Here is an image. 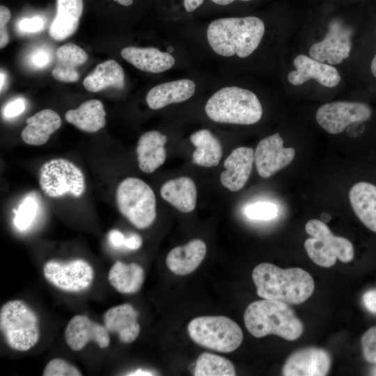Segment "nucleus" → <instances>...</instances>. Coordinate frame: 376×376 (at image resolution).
Returning a JSON list of instances; mask_svg holds the SVG:
<instances>
[{
	"mask_svg": "<svg viewBox=\"0 0 376 376\" xmlns=\"http://www.w3.org/2000/svg\"><path fill=\"white\" fill-rule=\"evenodd\" d=\"M244 321L249 332L256 338L275 334L295 340L304 331L301 321L288 304L276 300L263 299L251 303L245 310Z\"/></svg>",
	"mask_w": 376,
	"mask_h": 376,
	"instance_id": "7ed1b4c3",
	"label": "nucleus"
},
{
	"mask_svg": "<svg viewBox=\"0 0 376 376\" xmlns=\"http://www.w3.org/2000/svg\"><path fill=\"white\" fill-rule=\"evenodd\" d=\"M51 58V54L47 49L38 48L31 53L29 61L33 67L40 69L49 63Z\"/></svg>",
	"mask_w": 376,
	"mask_h": 376,
	"instance_id": "4c0bfd02",
	"label": "nucleus"
},
{
	"mask_svg": "<svg viewBox=\"0 0 376 376\" xmlns=\"http://www.w3.org/2000/svg\"><path fill=\"white\" fill-rule=\"evenodd\" d=\"M362 301L368 311L376 314V288L366 292L362 297Z\"/></svg>",
	"mask_w": 376,
	"mask_h": 376,
	"instance_id": "a19ab883",
	"label": "nucleus"
},
{
	"mask_svg": "<svg viewBox=\"0 0 376 376\" xmlns=\"http://www.w3.org/2000/svg\"><path fill=\"white\" fill-rule=\"evenodd\" d=\"M43 376H80L82 373L75 366L59 358L50 360L46 365Z\"/></svg>",
	"mask_w": 376,
	"mask_h": 376,
	"instance_id": "f704fd0d",
	"label": "nucleus"
},
{
	"mask_svg": "<svg viewBox=\"0 0 376 376\" xmlns=\"http://www.w3.org/2000/svg\"><path fill=\"white\" fill-rule=\"evenodd\" d=\"M329 353L322 348L306 347L293 352L282 369L285 376H324L331 366Z\"/></svg>",
	"mask_w": 376,
	"mask_h": 376,
	"instance_id": "4468645a",
	"label": "nucleus"
},
{
	"mask_svg": "<svg viewBox=\"0 0 376 376\" xmlns=\"http://www.w3.org/2000/svg\"><path fill=\"white\" fill-rule=\"evenodd\" d=\"M0 77H1L0 89H1V93H2L3 87H4V82H5V75L2 70L1 71Z\"/></svg>",
	"mask_w": 376,
	"mask_h": 376,
	"instance_id": "8fccbe9b",
	"label": "nucleus"
},
{
	"mask_svg": "<svg viewBox=\"0 0 376 376\" xmlns=\"http://www.w3.org/2000/svg\"><path fill=\"white\" fill-rule=\"evenodd\" d=\"M252 279L259 297L287 304L306 301L315 288L313 279L303 269H281L268 263L258 265L253 270Z\"/></svg>",
	"mask_w": 376,
	"mask_h": 376,
	"instance_id": "f257e3e1",
	"label": "nucleus"
},
{
	"mask_svg": "<svg viewBox=\"0 0 376 376\" xmlns=\"http://www.w3.org/2000/svg\"><path fill=\"white\" fill-rule=\"evenodd\" d=\"M138 316L139 313L132 305L120 304L107 311L104 315V325L109 332L118 334L120 341L131 343L140 333Z\"/></svg>",
	"mask_w": 376,
	"mask_h": 376,
	"instance_id": "a211bd4d",
	"label": "nucleus"
},
{
	"mask_svg": "<svg viewBox=\"0 0 376 376\" xmlns=\"http://www.w3.org/2000/svg\"><path fill=\"white\" fill-rule=\"evenodd\" d=\"M120 55L139 70L151 73L164 72L175 64L172 55L155 47H126L121 50Z\"/></svg>",
	"mask_w": 376,
	"mask_h": 376,
	"instance_id": "6ab92c4d",
	"label": "nucleus"
},
{
	"mask_svg": "<svg viewBox=\"0 0 376 376\" xmlns=\"http://www.w3.org/2000/svg\"><path fill=\"white\" fill-rule=\"evenodd\" d=\"M43 274L49 283L68 292L88 289L94 276L92 266L82 259L73 260L67 263L49 260L43 267Z\"/></svg>",
	"mask_w": 376,
	"mask_h": 376,
	"instance_id": "9b49d317",
	"label": "nucleus"
},
{
	"mask_svg": "<svg viewBox=\"0 0 376 376\" xmlns=\"http://www.w3.org/2000/svg\"><path fill=\"white\" fill-rule=\"evenodd\" d=\"M235 0H212V1H213L214 3L218 4V5H221V6H226V5H228L231 3H233ZM240 1H251V0H240Z\"/></svg>",
	"mask_w": 376,
	"mask_h": 376,
	"instance_id": "49530a36",
	"label": "nucleus"
},
{
	"mask_svg": "<svg viewBox=\"0 0 376 376\" xmlns=\"http://www.w3.org/2000/svg\"><path fill=\"white\" fill-rule=\"evenodd\" d=\"M108 279L110 284L119 292L134 294L138 292L144 281V271L139 265L125 264L116 261L111 267Z\"/></svg>",
	"mask_w": 376,
	"mask_h": 376,
	"instance_id": "7c9ffc66",
	"label": "nucleus"
},
{
	"mask_svg": "<svg viewBox=\"0 0 376 376\" xmlns=\"http://www.w3.org/2000/svg\"><path fill=\"white\" fill-rule=\"evenodd\" d=\"M25 109V102L24 100L17 98L12 100L6 104L3 109V116L6 118H11L21 114Z\"/></svg>",
	"mask_w": 376,
	"mask_h": 376,
	"instance_id": "ea45409f",
	"label": "nucleus"
},
{
	"mask_svg": "<svg viewBox=\"0 0 376 376\" xmlns=\"http://www.w3.org/2000/svg\"><path fill=\"white\" fill-rule=\"evenodd\" d=\"M65 338L68 345L74 351L81 350L91 340L95 341L102 349L107 347L110 343L106 327L84 315H77L69 321L65 330Z\"/></svg>",
	"mask_w": 376,
	"mask_h": 376,
	"instance_id": "2eb2a0df",
	"label": "nucleus"
},
{
	"mask_svg": "<svg viewBox=\"0 0 376 376\" xmlns=\"http://www.w3.org/2000/svg\"><path fill=\"white\" fill-rule=\"evenodd\" d=\"M65 118L79 130L94 133L106 125V111L102 102L98 100H89L79 107L66 111Z\"/></svg>",
	"mask_w": 376,
	"mask_h": 376,
	"instance_id": "cd10ccee",
	"label": "nucleus"
},
{
	"mask_svg": "<svg viewBox=\"0 0 376 376\" xmlns=\"http://www.w3.org/2000/svg\"><path fill=\"white\" fill-rule=\"evenodd\" d=\"M43 21L40 17L26 18L19 23L20 31L26 33H36L40 31L43 28Z\"/></svg>",
	"mask_w": 376,
	"mask_h": 376,
	"instance_id": "58836bf2",
	"label": "nucleus"
},
{
	"mask_svg": "<svg viewBox=\"0 0 376 376\" xmlns=\"http://www.w3.org/2000/svg\"><path fill=\"white\" fill-rule=\"evenodd\" d=\"M296 68L289 72L288 81L292 85H300L311 79L320 84L332 88L340 81L338 70L333 66L320 62L304 54L298 55L293 61Z\"/></svg>",
	"mask_w": 376,
	"mask_h": 376,
	"instance_id": "dca6fc26",
	"label": "nucleus"
},
{
	"mask_svg": "<svg viewBox=\"0 0 376 376\" xmlns=\"http://www.w3.org/2000/svg\"><path fill=\"white\" fill-rule=\"evenodd\" d=\"M26 123V125L21 132L23 141L31 146H41L59 129L62 122L56 111L45 109L28 118Z\"/></svg>",
	"mask_w": 376,
	"mask_h": 376,
	"instance_id": "5701e85b",
	"label": "nucleus"
},
{
	"mask_svg": "<svg viewBox=\"0 0 376 376\" xmlns=\"http://www.w3.org/2000/svg\"><path fill=\"white\" fill-rule=\"evenodd\" d=\"M166 141V136L156 130L147 132L141 136L136 151L139 167L143 172L151 173L164 163Z\"/></svg>",
	"mask_w": 376,
	"mask_h": 376,
	"instance_id": "aec40b11",
	"label": "nucleus"
},
{
	"mask_svg": "<svg viewBox=\"0 0 376 376\" xmlns=\"http://www.w3.org/2000/svg\"><path fill=\"white\" fill-rule=\"evenodd\" d=\"M56 63L52 70V77L61 82L77 81L80 77L77 68L87 61L86 52L79 46L68 42L56 49Z\"/></svg>",
	"mask_w": 376,
	"mask_h": 376,
	"instance_id": "393cba45",
	"label": "nucleus"
},
{
	"mask_svg": "<svg viewBox=\"0 0 376 376\" xmlns=\"http://www.w3.org/2000/svg\"><path fill=\"white\" fill-rule=\"evenodd\" d=\"M374 375H376V368L373 371Z\"/></svg>",
	"mask_w": 376,
	"mask_h": 376,
	"instance_id": "3c124183",
	"label": "nucleus"
},
{
	"mask_svg": "<svg viewBox=\"0 0 376 376\" xmlns=\"http://www.w3.org/2000/svg\"><path fill=\"white\" fill-rule=\"evenodd\" d=\"M126 237L118 230H111L109 233V240L115 246L124 245Z\"/></svg>",
	"mask_w": 376,
	"mask_h": 376,
	"instance_id": "79ce46f5",
	"label": "nucleus"
},
{
	"mask_svg": "<svg viewBox=\"0 0 376 376\" xmlns=\"http://www.w3.org/2000/svg\"><path fill=\"white\" fill-rule=\"evenodd\" d=\"M38 210V204L35 198L27 196L22 201L15 212L14 224L19 230H26L33 222Z\"/></svg>",
	"mask_w": 376,
	"mask_h": 376,
	"instance_id": "473e14b6",
	"label": "nucleus"
},
{
	"mask_svg": "<svg viewBox=\"0 0 376 376\" xmlns=\"http://www.w3.org/2000/svg\"><path fill=\"white\" fill-rule=\"evenodd\" d=\"M116 201L120 214L139 229L149 227L155 220V195L141 179L130 177L120 182L116 189Z\"/></svg>",
	"mask_w": 376,
	"mask_h": 376,
	"instance_id": "423d86ee",
	"label": "nucleus"
},
{
	"mask_svg": "<svg viewBox=\"0 0 376 376\" xmlns=\"http://www.w3.org/2000/svg\"><path fill=\"white\" fill-rule=\"evenodd\" d=\"M372 109L359 102L338 101L322 104L316 112L318 123L328 133H341L348 125L368 120Z\"/></svg>",
	"mask_w": 376,
	"mask_h": 376,
	"instance_id": "9d476101",
	"label": "nucleus"
},
{
	"mask_svg": "<svg viewBox=\"0 0 376 376\" xmlns=\"http://www.w3.org/2000/svg\"><path fill=\"white\" fill-rule=\"evenodd\" d=\"M205 111L213 121L251 125L263 114L262 105L252 91L237 86H227L214 93L207 100Z\"/></svg>",
	"mask_w": 376,
	"mask_h": 376,
	"instance_id": "20e7f679",
	"label": "nucleus"
},
{
	"mask_svg": "<svg viewBox=\"0 0 376 376\" xmlns=\"http://www.w3.org/2000/svg\"><path fill=\"white\" fill-rule=\"evenodd\" d=\"M278 212L277 205L270 202H258L249 204L244 209L245 216L253 220H270L275 218Z\"/></svg>",
	"mask_w": 376,
	"mask_h": 376,
	"instance_id": "72a5a7b5",
	"label": "nucleus"
},
{
	"mask_svg": "<svg viewBox=\"0 0 376 376\" xmlns=\"http://www.w3.org/2000/svg\"><path fill=\"white\" fill-rule=\"evenodd\" d=\"M351 36L352 30L339 22H333L324 38L310 47L309 54L320 62L339 64L350 55Z\"/></svg>",
	"mask_w": 376,
	"mask_h": 376,
	"instance_id": "ddd939ff",
	"label": "nucleus"
},
{
	"mask_svg": "<svg viewBox=\"0 0 376 376\" xmlns=\"http://www.w3.org/2000/svg\"><path fill=\"white\" fill-rule=\"evenodd\" d=\"M253 162V148H235L224 161L225 170L220 175L221 185L231 191L240 190L249 178Z\"/></svg>",
	"mask_w": 376,
	"mask_h": 376,
	"instance_id": "f3484780",
	"label": "nucleus"
},
{
	"mask_svg": "<svg viewBox=\"0 0 376 376\" xmlns=\"http://www.w3.org/2000/svg\"><path fill=\"white\" fill-rule=\"evenodd\" d=\"M119 4L124 6H129L133 3V0H115Z\"/></svg>",
	"mask_w": 376,
	"mask_h": 376,
	"instance_id": "de8ad7c7",
	"label": "nucleus"
},
{
	"mask_svg": "<svg viewBox=\"0 0 376 376\" xmlns=\"http://www.w3.org/2000/svg\"><path fill=\"white\" fill-rule=\"evenodd\" d=\"M195 83L187 79L159 84L152 88L146 95V102L151 109H162L172 103H179L189 99L195 92Z\"/></svg>",
	"mask_w": 376,
	"mask_h": 376,
	"instance_id": "4be33fe9",
	"label": "nucleus"
},
{
	"mask_svg": "<svg viewBox=\"0 0 376 376\" xmlns=\"http://www.w3.org/2000/svg\"><path fill=\"white\" fill-rule=\"evenodd\" d=\"M305 230L311 236L304 242L305 249L318 265L330 267L337 258L343 263H349L353 259L354 250L350 241L333 235L324 222L311 219L306 223Z\"/></svg>",
	"mask_w": 376,
	"mask_h": 376,
	"instance_id": "6e6552de",
	"label": "nucleus"
},
{
	"mask_svg": "<svg viewBox=\"0 0 376 376\" xmlns=\"http://www.w3.org/2000/svg\"><path fill=\"white\" fill-rule=\"evenodd\" d=\"M187 331L196 344L220 352L235 350L243 340L240 326L226 316L195 318L189 323Z\"/></svg>",
	"mask_w": 376,
	"mask_h": 376,
	"instance_id": "0eeeda50",
	"label": "nucleus"
},
{
	"mask_svg": "<svg viewBox=\"0 0 376 376\" xmlns=\"http://www.w3.org/2000/svg\"><path fill=\"white\" fill-rule=\"evenodd\" d=\"M162 198L180 212H192L196 205L195 182L189 177H180L166 181L160 190Z\"/></svg>",
	"mask_w": 376,
	"mask_h": 376,
	"instance_id": "bb28decb",
	"label": "nucleus"
},
{
	"mask_svg": "<svg viewBox=\"0 0 376 376\" xmlns=\"http://www.w3.org/2000/svg\"><path fill=\"white\" fill-rule=\"evenodd\" d=\"M361 341L365 359L370 363H376V326L367 330Z\"/></svg>",
	"mask_w": 376,
	"mask_h": 376,
	"instance_id": "c9c22d12",
	"label": "nucleus"
},
{
	"mask_svg": "<svg viewBox=\"0 0 376 376\" xmlns=\"http://www.w3.org/2000/svg\"><path fill=\"white\" fill-rule=\"evenodd\" d=\"M371 71L373 75L376 77V54L373 57L371 63Z\"/></svg>",
	"mask_w": 376,
	"mask_h": 376,
	"instance_id": "09e8293b",
	"label": "nucleus"
},
{
	"mask_svg": "<svg viewBox=\"0 0 376 376\" xmlns=\"http://www.w3.org/2000/svg\"><path fill=\"white\" fill-rule=\"evenodd\" d=\"M84 8L83 0H56V13L49 26V35L61 41L77 29Z\"/></svg>",
	"mask_w": 376,
	"mask_h": 376,
	"instance_id": "b1692460",
	"label": "nucleus"
},
{
	"mask_svg": "<svg viewBox=\"0 0 376 376\" xmlns=\"http://www.w3.org/2000/svg\"><path fill=\"white\" fill-rule=\"evenodd\" d=\"M39 185L42 191L51 198L67 194L78 198L86 189L81 170L72 162L63 158L52 159L40 166Z\"/></svg>",
	"mask_w": 376,
	"mask_h": 376,
	"instance_id": "1a4fd4ad",
	"label": "nucleus"
},
{
	"mask_svg": "<svg viewBox=\"0 0 376 376\" xmlns=\"http://www.w3.org/2000/svg\"><path fill=\"white\" fill-rule=\"evenodd\" d=\"M154 374L150 371L143 370L142 369H139L135 371L129 373L127 375H153Z\"/></svg>",
	"mask_w": 376,
	"mask_h": 376,
	"instance_id": "a18cd8bd",
	"label": "nucleus"
},
{
	"mask_svg": "<svg viewBox=\"0 0 376 376\" xmlns=\"http://www.w3.org/2000/svg\"><path fill=\"white\" fill-rule=\"evenodd\" d=\"M349 198L359 220L376 233V185L368 182H359L350 189Z\"/></svg>",
	"mask_w": 376,
	"mask_h": 376,
	"instance_id": "a878e982",
	"label": "nucleus"
},
{
	"mask_svg": "<svg viewBox=\"0 0 376 376\" xmlns=\"http://www.w3.org/2000/svg\"><path fill=\"white\" fill-rule=\"evenodd\" d=\"M38 318L24 301H8L0 311V329L7 345L13 350L27 351L40 338Z\"/></svg>",
	"mask_w": 376,
	"mask_h": 376,
	"instance_id": "39448f33",
	"label": "nucleus"
},
{
	"mask_svg": "<svg viewBox=\"0 0 376 376\" xmlns=\"http://www.w3.org/2000/svg\"><path fill=\"white\" fill-rule=\"evenodd\" d=\"M83 86L89 92H98L107 88L122 89L125 86V73L115 60L109 59L97 65L84 80Z\"/></svg>",
	"mask_w": 376,
	"mask_h": 376,
	"instance_id": "c85d7f7f",
	"label": "nucleus"
},
{
	"mask_svg": "<svg viewBox=\"0 0 376 376\" xmlns=\"http://www.w3.org/2000/svg\"><path fill=\"white\" fill-rule=\"evenodd\" d=\"M264 33L265 24L258 17H226L215 19L209 24L207 38L217 54L245 58L256 49Z\"/></svg>",
	"mask_w": 376,
	"mask_h": 376,
	"instance_id": "f03ea898",
	"label": "nucleus"
},
{
	"mask_svg": "<svg viewBox=\"0 0 376 376\" xmlns=\"http://www.w3.org/2000/svg\"><path fill=\"white\" fill-rule=\"evenodd\" d=\"M11 13L9 8L5 6H0V48L5 47L9 42L7 30V23L10 19Z\"/></svg>",
	"mask_w": 376,
	"mask_h": 376,
	"instance_id": "e433bc0d",
	"label": "nucleus"
},
{
	"mask_svg": "<svg viewBox=\"0 0 376 376\" xmlns=\"http://www.w3.org/2000/svg\"><path fill=\"white\" fill-rule=\"evenodd\" d=\"M206 251L207 247L203 241L192 240L183 246L172 249L166 256V265L176 275L189 274L201 265Z\"/></svg>",
	"mask_w": 376,
	"mask_h": 376,
	"instance_id": "412c9836",
	"label": "nucleus"
},
{
	"mask_svg": "<svg viewBox=\"0 0 376 376\" xmlns=\"http://www.w3.org/2000/svg\"><path fill=\"white\" fill-rule=\"evenodd\" d=\"M194 375L195 376H234L236 372L230 360L205 352L197 358Z\"/></svg>",
	"mask_w": 376,
	"mask_h": 376,
	"instance_id": "2f4dec72",
	"label": "nucleus"
},
{
	"mask_svg": "<svg viewBox=\"0 0 376 376\" xmlns=\"http://www.w3.org/2000/svg\"><path fill=\"white\" fill-rule=\"evenodd\" d=\"M295 156L293 148L283 147L279 133L264 138L254 152V162L259 175L263 178L272 176L289 165Z\"/></svg>",
	"mask_w": 376,
	"mask_h": 376,
	"instance_id": "f8f14e48",
	"label": "nucleus"
},
{
	"mask_svg": "<svg viewBox=\"0 0 376 376\" xmlns=\"http://www.w3.org/2000/svg\"><path fill=\"white\" fill-rule=\"evenodd\" d=\"M204 0H184V6L187 12H192L198 8Z\"/></svg>",
	"mask_w": 376,
	"mask_h": 376,
	"instance_id": "c03bdc74",
	"label": "nucleus"
},
{
	"mask_svg": "<svg viewBox=\"0 0 376 376\" xmlns=\"http://www.w3.org/2000/svg\"><path fill=\"white\" fill-rule=\"evenodd\" d=\"M142 238L137 234H133L129 237H126L124 246L128 249L136 250L141 247L142 245Z\"/></svg>",
	"mask_w": 376,
	"mask_h": 376,
	"instance_id": "37998d69",
	"label": "nucleus"
},
{
	"mask_svg": "<svg viewBox=\"0 0 376 376\" xmlns=\"http://www.w3.org/2000/svg\"><path fill=\"white\" fill-rule=\"evenodd\" d=\"M191 143L196 147L192 154L193 162L205 167L217 166L222 156L219 140L208 130H200L190 136Z\"/></svg>",
	"mask_w": 376,
	"mask_h": 376,
	"instance_id": "c756f323",
	"label": "nucleus"
}]
</instances>
